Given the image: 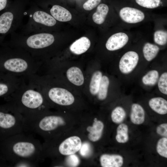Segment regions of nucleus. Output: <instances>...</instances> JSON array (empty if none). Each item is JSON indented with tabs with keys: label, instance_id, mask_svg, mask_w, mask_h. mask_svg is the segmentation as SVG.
<instances>
[{
	"label": "nucleus",
	"instance_id": "1",
	"mask_svg": "<svg viewBox=\"0 0 167 167\" xmlns=\"http://www.w3.org/2000/svg\"><path fill=\"white\" fill-rule=\"evenodd\" d=\"M44 156L43 146L31 135L23 133L0 140V161L4 166L13 167L22 160L38 164Z\"/></svg>",
	"mask_w": 167,
	"mask_h": 167
},
{
	"label": "nucleus",
	"instance_id": "2",
	"mask_svg": "<svg viewBox=\"0 0 167 167\" xmlns=\"http://www.w3.org/2000/svg\"><path fill=\"white\" fill-rule=\"evenodd\" d=\"M21 91L15 92L5 100L15 105L25 122L45 113V98L39 88L30 86Z\"/></svg>",
	"mask_w": 167,
	"mask_h": 167
},
{
	"label": "nucleus",
	"instance_id": "3",
	"mask_svg": "<svg viewBox=\"0 0 167 167\" xmlns=\"http://www.w3.org/2000/svg\"><path fill=\"white\" fill-rule=\"evenodd\" d=\"M25 130L24 118L11 103L0 105V140Z\"/></svg>",
	"mask_w": 167,
	"mask_h": 167
},
{
	"label": "nucleus",
	"instance_id": "4",
	"mask_svg": "<svg viewBox=\"0 0 167 167\" xmlns=\"http://www.w3.org/2000/svg\"><path fill=\"white\" fill-rule=\"evenodd\" d=\"M115 4L119 18L126 23H139L144 21L146 18L145 13L141 8L130 2L118 0Z\"/></svg>",
	"mask_w": 167,
	"mask_h": 167
},
{
	"label": "nucleus",
	"instance_id": "5",
	"mask_svg": "<svg viewBox=\"0 0 167 167\" xmlns=\"http://www.w3.org/2000/svg\"><path fill=\"white\" fill-rule=\"evenodd\" d=\"M54 37L51 34L38 33L27 37L24 41V46L31 51H39L40 49L51 45L54 41Z\"/></svg>",
	"mask_w": 167,
	"mask_h": 167
},
{
	"label": "nucleus",
	"instance_id": "6",
	"mask_svg": "<svg viewBox=\"0 0 167 167\" xmlns=\"http://www.w3.org/2000/svg\"><path fill=\"white\" fill-rule=\"evenodd\" d=\"M48 96L51 101L60 105H69L75 101L74 97L71 93L67 90L60 87L51 88L48 92Z\"/></svg>",
	"mask_w": 167,
	"mask_h": 167
},
{
	"label": "nucleus",
	"instance_id": "7",
	"mask_svg": "<svg viewBox=\"0 0 167 167\" xmlns=\"http://www.w3.org/2000/svg\"><path fill=\"white\" fill-rule=\"evenodd\" d=\"M139 59L138 54L134 51L125 53L121 57L119 64L121 72L124 74L131 72L137 65Z\"/></svg>",
	"mask_w": 167,
	"mask_h": 167
},
{
	"label": "nucleus",
	"instance_id": "8",
	"mask_svg": "<svg viewBox=\"0 0 167 167\" xmlns=\"http://www.w3.org/2000/svg\"><path fill=\"white\" fill-rule=\"evenodd\" d=\"M82 142L80 138L76 136L70 137L62 142L58 147V151L61 155L68 156L79 151Z\"/></svg>",
	"mask_w": 167,
	"mask_h": 167
},
{
	"label": "nucleus",
	"instance_id": "9",
	"mask_svg": "<svg viewBox=\"0 0 167 167\" xmlns=\"http://www.w3.org/2000/svg\"><path fill=\"white\" fill-rule=\"evenodd\" d=\"M129 35L123 32H118L111 36L107 40L105 47L110 51L117 50L125 46L129 42Z\"/></svg>",
	"mask_w": 167,
	"mask_h": 167
},
{
	"label": "nucleus",
	"instance_id": "10",
	"mask_svg": "<svg viewBox=\"0 0 167 167\" xmlns=\"http://www.w3.org/2000/svg\"><path fill=\"white\" fill-rule=\"evenodd\" d=\"M19 14L7 11L0 15V37L11 31L18 19Z\"/></svg>",
	"mask_w": 167,
	"mask_h": 167
},
{
	"label": "nucleus",
	"instance_id": "11",
	"mask_svg": "<svg viewBox=\"0 0 167 167\" xmlns=\"http://www.w3.org/2000/svg\"><path fill=\"white\" fill-rule=\"evenodd\" d=\"M13 76L9 73L0 72V97L5 99L14 93Z\"/></svg>",
	"mask_w": 167,
	"mask_h": 167
},
{
	"label": "nucleus",
	"instance_id": "12",
	"mask_svg": "<svg viewBox=\"0 0 167 167\" xmlns=\"http://www.w3.org/2000/svg\"><path fill=\"white\" fill-rule=\"evenodd\" d=\"M31 21L33 25L37 27L39 25L52 27L56 23V19L51 15L41 11H37L33 13Z\"/></svg>",
	"mask_w": 167,
	"mask_h": 167
},
{
	"label": "nucleus",
	"instance_id": "13",
	"mask_svg": "<svg viewBox=\"0 0 167 167\" xmlns=\"http://www.w3.org/2000/svg\"><path fill=\"white\" fill-rule=\"evenodd\" d=\"M100 162L103 167H120L123 163V159L119 155L104 154L100 157Z\"/></svg>",
	"mask_w": 167,
	"mask_h": 167
},
{
	"label": "nucleus",
	"instance_id": "14",
	"mask_svg": "<svg viewBox=\"0 0 167 167\" xmlns=\"http://www.w3.org/2000/svg\"><path fill=\"white\" fill-rule=\"evenodd\" d=\"M104 128L103 122L95 118L92 126H88L87 130L88 132V139L92 142H96L101 138Z\"/></svg>",
	"mask_w": 167,
	"mask_h": 167
},
{
	"label": "nucleus",
	"instance_id": "15",
	"mask_svg": "<svg viewBox=\"0 0 167 167\" xmlns=\"http://www.w3.org/2000/svg\"><path fill=\"white\" fill-rule=\"evenodd\" d=\"M129 2L141 8L154 9L165 6L167 0H127Z\"/></svg>",
	"mask_w": 167,
	"mask_h": 167
},
{
	"label": "nucleus",
	"instance_id": "16",
	"mask_svg": "<svg viewBox=\"0 0 167 167\" xmlns=\"http://www.w3.org/2000/svg\"><path fill=\"white\" fill-rule=\"evenodd\" d=\"M90 45L89 39L86 37L83 36L74 42L70 46V49L73 53L79 55L85 52Z\"/></svg>",
	"mask_w": 167,
	"mask_h": 167
},
{
	"label": "nucleus",
	"instance_id": "17",
	"mask_svg": "<svg viewBox=\"0 0 167 167\" xmlns=\"http://www.w3.org/2000/svg\"><path fill=\"white\" fill-rule=\"evenodd\" d=\"M50 13L55 19L60 22L68 21L72 18V15L69 11L59 5L53 6L50 10Z\"/></svg>",
	"mask_w": 167,
	"mask_h": 167
},
{
	"label": "nucleus",
	"instance_id": "18",
	"mask_svg": "<svg viewBox=\"0 0 167 167\" xmlns=\"http://www.w3.org/2000/svg\"><path fill=\"white\" fill-rule=\"evenodd\" d=\"M66 76L68 80L73 84L80 86L84 82V77L80 69L76 66H72L67 71Z\"/></svg>",
	"mask_w": 167,
	"mask_h": 167
},
{
	"label": "nucleus",
	"instance_id": "19",
	"mask_svg": "<svg viewBox=\"0 0 167 167\" xmlns=\"http://www.w3.org/2000/svg\"><path fill=\"white\" fill-rule=\"evenodd\" d=\"M130 118L131 122L135 124L143 123L145 120V111L142 107L139 104H133L131 107Z\"/></svg>",
	"mask_w": 167,
	"mask_h": 167
},
{
	"label": "nucleus",
	"instance_id": "20",
	"mask_svg": "<svg viewBox=\"0 0 167 167\" xmlns=\"http://www.w3.org/2000/svg\"><path fill=\"white\" fill-rule=\"evenodd\" d=\"M148 104L151 109L156 113L161 115L167 113V101L161 97H155L151 98Z\"/></svg>",
	"mask_w": 167,
	"mask_h": 167
},
{
	"label": "nucleus",
	"instance_id": "21",
	"mask_svg": "<svg viewBox=\"0 0 167 167\" xmlns=\"http://www.w3.org/2000/svg\"><path fill=\"white\" fill-rule=\"evenodd\" d=\"M109 11V6L106 4L101 3L96 8V11L92 15L93 21L97 24H101L105 21Z\"/></svg>",
	"mask_w": 167,
	"mask_h": 167
},
{
	"label": "nucleus",
	"instance_id": "22",
	"mask_svg": "<svg viewBox=\"0 0 167 167\" xmlns=\"http://www.w3.org/2000/svg\"><path fill=\"white\" fill-rule=\"evenodd\" d=\"M160 50L159 47L156 45L147 42L145 43L143 48V53L145 59L150 62L154 59L157 55Z\"/></svg>",
	"mask_w": 167,
	"mask_h": 167
},
{
	"label": "nucleus",
	"instance_id": "23",
	"mask_svg": "<svg viewBox=\"0 0 167 167\" xmlns=\"http://www.w3.org/2000/svg\"><path fill=\"white\" fill-rule=\"evenodd\" d=\"M102 76V72L99 71H95L93 74L89 84V91L92 95H97Z\"/></svg>",
	"mask_w": 167,
	"mask_h": 167
},
{
	"label": "nucleus",
	"instance_id": "24",
	"mask_svg": "<svg viewBox=\"0 0 167 167\" xmlns=\"http://www.w3.org/2000/svg\"><path fill=\"white\" fill-rule=\"evenodd\" d=\"M129 138L128 126L125 123L120 124L117 129V141L119 143H124L128 141Z\"/></svg>",
	"mask_w": 167,
	"mask_h": 167
},
{
	"label": "nucleus",
	"instance_id": "25",
	"mask_svg": "<svg viewBox=\"0 0 167 167\" xmlns=\"http://www.w3.org/2000/svg\"><path fill=\"white\" fill-rule=\"evenodd\" d=\"M109 84L108 77L106 75L102 76L97 94L98 98L100 100H103L106 98Z\"/></svg>",
	"mask_w": 167,
	"mask_h": 167
},
{
	"label": "nucleus",
	"instance_id": "26",
	"mask_svg": "<svg viewBox=\"0 0 167 167\" xmlns=\"http://www.w3.org/2000/svg\"><path fill=\"white\" fill-rule=\"evenodd\" d=\"M159 77L158 71L156 70H152L143 76L142 78V82L145 85L153 86L156 83Z\"/></svg>",
	"mask_w": 167,
	"mask_h": 167
},
{
	"label": "nucleus",
	"instance_id": "27",
	"mask_svg": "<svg viewBox=\"0 0 167 167\" xmlns=\"http://www.w3.org/2000/svg\"><path fill=\"white\" fill-rule=\"evenodd\" d=\"M126 113L124 109L122 107L118 106L115 108L111 114L112 121L115 123L120 124L125 119Z\"/></svg>",
	"mask_w": 167,
	"mask_h": 167
},
{
	"label": "nucleus",
	"instance_id": "28",
	"mask_svg": "<svg viewBox=\"0 0 167 167\" xmlns=\"http://www.w3.org/2000/svg\"><path fill=\"white\" fill-rule=\"evenodd\" d=\"M153 41L156 44L159 45H164L167 42V31L162 29H159L155 31L153 34Z\"/></svg>",
	"mask_w": 167,
	"mask_h": 167
},
{
	"label": "nucleus",
	"instance_id": "29",
	"mask_svg": "<svg viewBox=\"0 0 167 167\" xmlns=\"http://www.w3.org/2000/svg\"><path fill=\"white\" fill-rule=\"evenodd\" d=\"M156 151L161 156L167 158V138L163 137L158 141L156 147Z\"/></svg>",
	"mask_w": 167,
	"mask_h": 167
},
{
	"label": "nucleus",
	"instance_id": "30",
	"mask_svg": "<svg viewBox=\"0 0 167 167\" xmlns=\"http://www.w3.org/2000/svg\"><path fill=\"white\" fill-rule=\"evenodd\" d=\"M158 87L160 91L162 93L167 94V73H162L158 80Z\"/></svg>",
	"mask_w": 167,
	"mask_h": 167
},
{
	"label": "nucleus",
	"instance_id": "31",
	"mask_svg": "<svg viewBox=\"0 0 167 167\" xmlns=\"http://www.w3.org/2000/svg\"><path fill=\"white\" fill-rule=\"evenodd\" d=\"M66 161V164L69 166L76 167L79 165L80 161L78 156L74 154L68 155Z\"/></svg>",
	"mask_w": 167,
	"mask_h": 167
},
{
	"label": "nucleus",
	"instance_id": "32",
	"mask_svg": "<svg viewBox=\"0 0 167 167\" xmlns=\"http://www.w3.org/2000/svg\"><path fill=\"white\" fill-rule=\"evenodd\" d=\"M101 0H88L83 5V8L86 10H92L99 4Z\"/></svg>",
	"mask_w": 167,
	"mask_h": 167
},
{
	"label": "nucleus",
	"instance_id": "33",
	"mask_svg": "<svg viewBox=\"0 0 167 167\" xmlns=\"http://www.w3.org/2000/svg\"><path fill=\"white\" fill-rule=\"evenodd\" d=\"M79 151L80 154L81 156L83 157L88 156L90 154L91 151L90 144L88 142H85L82 144Z\"/></svg>",
	"mask_w": 167,
	"mask_h": 167
},
{
	"label": "nucleus",
	"instance_id": "34",
	"mask_svg": "<svg viewBox=\"0 0 167 167\" xmlns=\"http://www.w3.org/2000/svg\"><path fill=\"white\" fill-rule=\"evenodd\" d=\"M156 132L159 135L164 137H167V124L162 123L156 128Z\"/></svg>",
	"mask_w": 167,
	"mask_h": 167
},
{
	"label": "nucleus",
	"instance_id": "35",
	"mask_svg": "<svg viewBox=\"0 0 167 167\" xmlns=\"http://www.w3.org/2000/svg\"><path fill=\"white\" fill-rule=\"evenodd\" d=\"M7 0H0V11L5 8L7 4Z\"/></svg>",
	"mask_w": 167,
	"mask_h": 167
}]
</instances>
